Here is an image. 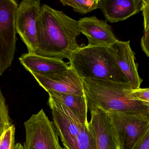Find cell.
<instances>
[{
    "label": "cell",
    "mask_w": 149,
    "mask_h": 149,
    "mask_svg": "<svg viewBox=\"0 0 149 149\" xmlns=\"http://www.w3.org/2000/svg\"><path fill=\"white\" fill-rule=\"evenodd\" d=\"M36 28L37 55L70 60L72 53L83 45L76 40L81 34L78 21L46 4L41 6Z\"/></svg>",
    "instance_id": "cell-1"
},
{
    "label": "cell",
    "mask_w": 149,
    "mask_h": 149,
    "mask_svg": "<svg viewBox=\"0 0 149 149\" xmlns=\"http://www.w3.org/2000/svg\"><path fill=\"white\" fill-rule=\"evenodd\" d=\"M88 109L100 108L106 112H117L149 117V106L131 99L130 83H121L91 78L82 79Z\"/></svg>",
    "instance_id": "cell-2"
},
{
    "label": "cell",
    "mask_w": 149,
    "mask_h": 149,
    "mask_svg": "<svg viewBox=\"0 0 149 149\" xmlns=\"http://www.w3.org/2000/svg\"><path fill=\"white\" fill-rule=\"evenodd\" d=\"M69 60L70 65L81 79L130 83L107 47L83 45Z\"/></svg>",
    "instance_id": "cell-3"
},
{
    "label": "cell",
    "mask_w": 149,
    "mask_h": 149,
    "mask_svg": "<svg viewBox=\"0 0 149 149\" xmlns=\"http://www.w3.org/2000/svg\"><path fill=\"white\" fill-rule=\"evenodd\" d=\"M53 123L65 149H97L95 136L88 124L81 123L73 114L49 97Z\"/></svg>",
    "instance_id": "cell-4"
},
{
    "label": "cell",
    "mask_w": 149,
    "mask_h": 149,
    "mask_svg": "<svg viewBox=\"0 0 149 149\" xmlns=\"http://www.w3.org/2000/svg\"><path fill=\"white\" fill-rule=\"evenodd\" d=\"M18 4L15 0H0V76L11 66L16 49L15 17Z\"/></svg>",
    "instance_id": "cell-5"
},
{
    "label": "cell",
    "mask_w": 149,
    "mask_h": 149,
    "mask_svg": "<svg viewBox=\"0 0 149 149\" xmlns=\"http://www.w3.org/2000/svg\"><path fill=\"white\" fill-rule=\"evenodd\" d=\"M24 149H65L61 147L53 122L42 109L24 122Z\"/></svg>",
    "instance_id": "cell-6"
},
{
    "label": "cell",
    "mask_w": 149,
    "mask_h": 149,
    "mask_svg": "<svg viewBox=\"0 0 149 149\" xmlns=\"http://www.w3.org/2000/svg\"><path fill=\"white\" fill-rule=\"evenodd\" d=\"M121 149H133L149 128V117L107 112Z\"/></svg>",
    "instance_id": "cell-7"
},
{
    "label": "cell",
    "mask_w": 149,
    "mask_h": 149,
    "mask_svg": "<svg viewBox=\"0 0 149 149\" xmlns=\"http://www.w3.org/2000/svg\"><path fill=\"white\" fill-rule=\"evenodd\" d=\"M41 8L39 0H23L17 10L16 30L31 54H36L37 51L36 24Z\"/></svg>",
    "instance_id": "cell-8"
},
{
    "label": "cell",
    "mask_w": 149,
    "mask_h": 149,
    "mask_svg": "<svg viewBox=\"0 0 149 149\" xmlns=\"http://www.w3.org/2000/svg\"><path fill=\"white\" fill-rule=\"evenodd\" d=\"M31 73L39 85L47 92H55L80 96L85 95L82 79L70 66L67 69L55 72L44 74Z\"/></svg>",
    "instance_id": "cell-9"
},
{
    "label": "cell",
    "mask_w": 149,
    "mask_h": 149,
    "mask_svg": "<svg viewBox=\"0 0 149 149\" xmlns=\"http://www.w3.org/2000/svg\"><path fill=\"white\" fill-rule=\"evenodd\" d=\"M78 22L81 33L87 38L88 47L109 48L118 41L112 27L95 16L81 18Z\"/></svg>",
    "instance_id": "cell-10"
},
{
    "label": "cell",
    "mask_w": 149,
    "mask_h": 149,
    "mask_svg": "<svg viewBox=\"0 0 149 149\" xmlns=\"http://www.w3.org/2000/svg\"><path fill=\"white\" fill-rule=\"evenodd\" d=\"M89 111V124L95 136L97 149H121L107 113L100 108Z\"/></svg>",
    "instance_id": "cell-11"
},
{
    "label": "cell",
    "mask_w": 149,
    "mask_h": 149,
    "mask_svg": "<svg viewBox=\"0 0 149 149\" xmlns=\"http://www.w3.org/2000/svg\"><path fill=\"white\" fill-rule=\"evenodd\" d=\"M108 49L128 80L133 89L140 88L143 80L139 76L138 66L135 62V53L131 49L130 41L118 40Z\"/></svg>",
    "instance_id": "cell-12"
},
{
    "label": "cell",
    "mask_w": 149,
    "mask_h": 149,
    "mask_svg": "<svg viewBox=\"0 0 149 149\" xmlns=\"http://www.w3.org/2000/svg\"><path fill=\"white\" fill-rule=\"evenodd\" d=\"M106 22L124 21L141 10L142 0H99Z\"/></svg>",
    "instance_id": "cell-13"
},
{
    "label": "cell",
    "mask_w": 149,
    "mask_h": 149,
    "mask_svg": "<svg viewBox=\"0 0 149 149\" xmlns=\"http://www.w3.org/2000/svg\"><path fill=\"white\" fill-rule=\"evenodd\" d=\"M19 59L21 64L30 73H50L62 71L70 66L69 62L66 63L61 59L29 53L22 54Z\"/></svg>",
    "instance_id": "cell-14"
},
{
    "label": "cell",
    "mask_w": 149,
    "mask_h": 149,
    "mask_svg": "<svg viewBox=\"0 0 149 149\" xmlns=\"http://www.w3.org/2000/svg\"><path fill=\"white\" fill-rule=\"evenodd\" d=\"M49 97L71 111L78 120L83 124H88L87 119V103L85 95H74L55 92H48Z\"/></svg>",
    "instance_id": "cell-15"
},
{
    "label": "cell",
    "mask_w": 149,
    "mask_h": 149,
    "mask_svg": "<svg viewBox=\"0 0 149 149\" xmlns=\"http://www.w3.org/2000/svg\"><path fill=\"white\" fill-rule=\"evenodd\" d=\"M64 6H70L75 12L86 14L99 8V0H60Z\"/></svg>",
    "instance_id": "cell-16"
},
{
    "label": "cell",
    "mask_w": 149,
    "mask_h": 149,
    "mask_svg": "<svg viewBox=\"0 0 149 149\" xmlns=\"http://www.w3.org/2000/svg\"><path fill=\"white\" fill-rule=\"evenodd\" d=\"M11 125L6 101L0 87V136Z\"/></svg>",
    "instance_id": "cell-17"
},
{
    "label": "cell",
    "mask_w": 149,
    "mask_h": 149,
    "mask_svg": "<svg viewBox=\"0 0 149 149\" xmlns=\"http://www.w3.org/2000/svg\"><path fill=\"white\" fill-rule=\"evenodd\" d=\"M15 126L13 125L6 129L0 136V149H13L15 146Z\"/></svg>",
    "instance_id": "cell-18"
},
{
    "label": "cell",
    "mask_w": 149,
    "mask_h": 149,
    "mask_svg": "<svg viewBox=\"0 0 149 149\" xmlns=\"http://www.w3.org/2000/svg\"><path fill=\"white\" fill-rule=\"evenodd\" d=\"M128 95L131 99L141 101L149 106V88L133 89L130 88Z\"/></svg>",
    "instance_id": "cell-19"
},
{
    "label": "cell",
    "mask_w": 149,
    "mask_h": 149,
    "mask_svg": "<svg viewBox=\"0 0 149 149\" xmlns=\"http://www.w3.org/2000/svg\"><path fill=\"white\" fill-rule=\"evenodd\" d=\"M141 10L144 19V31L149 29V0H142Z\"/></svg>",
    "instance_id": "cell-20"
},
{
    "label": "cell",
    "mask_w": 149,
    "mask_h": 149,
    "mask_svg": "<svg viewBox=\"0 0 149 149\" xmlns=\"http://www.w3.org/2000/svg\"><path fill=\"white\" fill-rule=\"evenodd\" d=\"M142 49L148 57H149V29L144 31L141 39Z\"/></svg>",
    "instance_id": "cell-21"
},
{
    "label": "cell",
    "mask_w": 149,
    "mask_h": 149,
    "mask_svg": "<svg viewBox=\"0 0 149 149\" xmlns=\"http://www.w3.org/2000/svg\"><path fill=\"white\" fill-rule=\"evenodd\" d=\"M133 149H149V128Z\"/></svg>",
    "instance_id": "cell-22"
},
{
    "label": "cell",
    "mask_w": 149,
    "mask_h": 149,
    "mask_svg": "<svg viewBox=\"0 0 149 149\" xmlns=\"http://www.w3.org/2000/svg\"><path fill=\"white\" fill-rule=\"evenodd\" d=\"M13 149H24L23 146L20 143L15 144Z\"/></svg>",
    "instance_id": "cell-23"
}]
</instances>
